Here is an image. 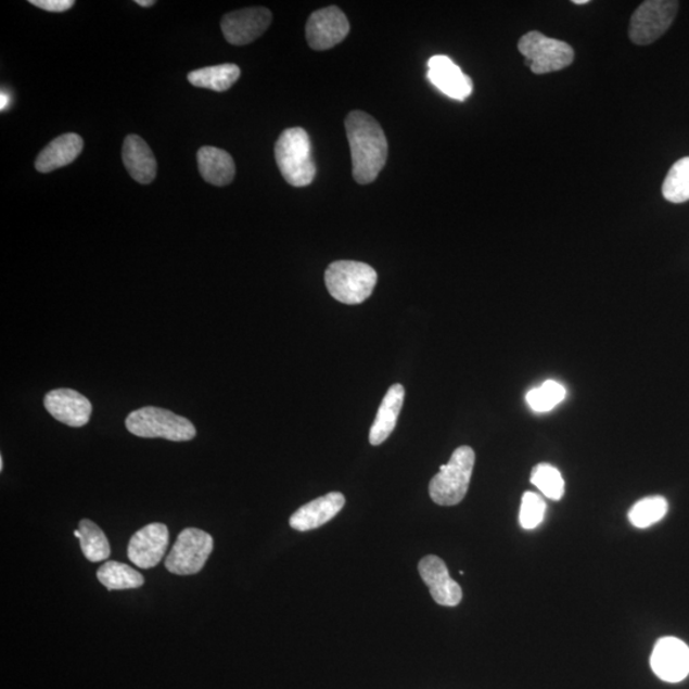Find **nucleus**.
<instances>
[{"instance_id": "obj_1", "label": "nucleus", "mask_w": 689, "mask_h": 689, "mask_svg": "<svg viewBox=\"0 0 689 689\" xmlns=\"http://www.w3.org/2000/svg\"><path fill=\"white\" fill-rule=\"evenodd\" d=\"M353 162V177L359 184L372 183L386 165L388 143L380 123L365 112H352L345 120Z\"/></svg>"}, {"instance_id": "obj_2", "label": "nucleus", "mask_w": 689, "mask_h": 689, "mask_svg": "<svg viewBox=\"0 0 689 689\" xmlns=\"http://www.w3.org/2000/svg\"><path fill=\"white\" fill-rule=\"evenodd\" d=\"M275 157L281 176L290 186L307 187L315 180L310 138L303 128H289L281 133L275 144Z\"/></svg>"}, {"instance_id": "obj_3", "label": "nucleus", "mask_w": 689, "mask_h": 689, "mask_svg": "<svg viewBox=\"0 0 689 689\" xmlns=\"http://www.w3.org/2000/svg\"><path fill=\"white\" fill-rule=\"evenodd\" d=\"M373 267L357 260H336L324 273L326 286L336 301L349 304L365 303L377 285Z\"/></svg>"}, {"instance_id": "obj_4", "label": "nucleus", "mask_w": 689, "mask_h": 689, "mask_svg": "<svg viewBox=\"0 0 689 689\" xmlns=\"http://www.w3.org/2000/svg\"><path fill=\"white\" fill-rule=\"evenodd\" d=\"M474 465V449L469 446L457 448L448 463L442 465L439 473L432 479L430 495L433 502L439 506L459 505L469 490Z\"/></svg>"}, {"instance_id": "obj_5", "label": "nucleus", "mask_w": 689, "mask_h": 689, "mask_svg": "<svg viewBox=\"0 0 689 689\" xmlns=\"http://www.w3.org/2000/svg\"><path fill=\"white\" fill-rule=\"evenodd\" d=\"M126 428L140 438H164L173 442L192 441L197 434L190 420L155 406L130 412L126 419Z\"/></svg>"}, {"instance_id": "obj_6", "label": "nucleus", "mask_w": 689, "mask_h": 689, "mask_svg": "<svg viewBox=\"0 0 689 689\" xmlns=\"http://www.w3.org/2000/svg\"><path fill=\"white\" fill-rule=\"evenodd\" d=\"M519 52L535 75L551 74L569 67L575 60L570 43L548 38L539 31H531L519 41Z\"/></svg>"}, {"instance_id": "obj_7", "label": "nucleus", "mask_w": 689, "mask_h": 689, "mask_svg": "<svg viewBox=\"0 0 689 689\" xmlns=\"http://www.w3.org/2000/svg\"><path fill=\"white\" fill-rule=\"evenodd\" d=\"M213 536L200 528H184L166 557L165 567L174 575L190 576L200 573L212 556Z\"/></svg>"}, {"instance_id": "obj_8", "label": "nucleus", "mask_w": 689, "mask_h": 689, "mask_svg": "<svg viewBox=\"0 0 689 689\" xmlns=\"http://www.w3.org/2000/svg\"><path fill=\"white\" fill-rule=\"evenodd\" d=\"M679 3L676 0H648L633 14L629 39L637 46H649L668 31L676 20Z\"/></svg>"}, {"instance_id": "obj_9", "label": "nucleus", "mask_w": 689, "mask_h": 689, "mask_svg": "<svg viewBox=\"0 0 689 689\" xmlns=\"http://www.w3.org/2000/svg\"><path fill=\"white\" fill-rule=\"evenodd\" d=\"M349 31V21L335 5L311 13L306 28L309 47L314 50H329L336 47L346 39Z\"/></svg>"}, {"instance_id": "obj_10", "label": "nucleus", "mask_w": 689, "mask_h": 689, "mask_svg": "<svg viewBox=\"0 0 689 689\" xmlns=\"http://www.w3.org/2000/svg\"><path fill=\"white\" fill-rule=\"evenodd\" d=\"M651 669L668 684H678L689 674V648L677 637H663L655 643L650 659Z\"/></svg>"}, {"instance_id": "obj_11", "label": "nucleus", "mask_w": 689, "mask_h": 689, "mask_svg": "<svg viewBox=\"0 0 689 689\" xmlns=\"http://www.w3.org/2000/svg\"><path fill=\"white\" fill-rule=\"evenodd\" d=\"M169 547L168 527L154 522L138 531L128 544L129 561L141 570H150L163 561Z\"/></svg>"}, {"instance_id": "obj_12", "label": "nucleus", "mask_w": 689, "mask_h": 689, "mask_svg": "<svg viewBox=\"0 0 689 689\" xmlns=\"http://www.w3.org/2000/svg\"><path fill=\"white\" fill-rule=\"evenodd\" d=\"M272 14L263 7L227 14L221 21L225 39L231 46L243 47L257 40L271 25Z\"/></svg>"}, {"instance_id": "obj_13", "label": "nucleus", "mask_w": 689, "mask_h": 689, "mask_svg": "<svg viewBox=\"0 0 689 689\" xmlns=\"http://www.w3.org/2000/svg\"><path fill=\"white\" fill-rule=\"evenodd\" d=\"M50 416L65 425L81 428L90 422L92 405L89 398L71 388L50 391L43 398Z\"/></svg>"}, {"instance_id": "obj_14", "label": "nucleus", "mask_w": 689, "mask_h": 689, "mask_svg": "<svg viewBox=\"0 0 689 689\" xmlns=\"http://www.w3.org/2000/svg\"><path fill=\"white\" fill-rule=\"evenodd\" d=\"M418 569L424 584L430 587L435 603L444 607H456L461 603V586L449 576L447 565L439 557H424Z\"/></svg>"}, {"instance_id": "obj_15", "label": "nucleus", "mask_w": 689, "mask_h": 689, "mask_svg": "<svg viewBox=\"0 0 689 689\" xmlns=\"http://www.w3.org/2000/svg\"><path fill=\"white\" fill-rule=\"evenodd\" d=\"M428 79L446 97L454 100H467L473 92V81L463 74L459 65L446 55H434L428 62Z\"/></svg>"}, {"instance_id": "obj_16", "label": "nucleus", "mask_w": 689, "mask_h": 689, "mask_svg": "<svg viewBox=\"0 0 689 689\" xmlns=\"http://www.w3.org/2000/svg\"><path fill=\"white\" fill-rule=\"evenodd\" d=\"M345 497L343 493L332 492L304 505L297 510L289 524L296 532H309L328 524L344 509Z\"/></svg>"}, {"instance_id": "obj_17", "label": "nucleus", "mask_w": 689, "mask_h": 689, "mask_svg": "<svg viewBox=\"0 0 689 689\" xmlns=\"http://www.w3.org/2000/svg\"><path fill=\"white\" fill-rule=\"evenodd\" d=\"M122 156L130 177L138 183L150 184L154 181L157 171L156 158L141 137L128 136L123 144Z\"/></svg>"}, {"instance_id": "obj_18", "label": "nucleus", "mask_w": 689, "mask_h": 689, "mask_svg": "<svg viewBox=\"0 0 689 689\" xmlns=\"http://www.w3.org/2000/svg\"><path fill=\"white\" fill-rule=\"evenodd\" d=\"M84 149V140L76 133H67L55 138L43 149L35 166L40 173H50L63 168L81 154Z\"/></svg>"}, {"instance_id": "obj_19", "label": "nucleus", "mask_w": 689, "mask_h": 689, "mask_svg": "<svg viewBox=\"0 0 689 689\" xmlns=\"http://www.w3.org/2000/svg\"><path fill=\"white\" fill-rule=\"evenodd\" d=\"M405 398L403 384L396 383L384 395L374 423L369 432V442L373 446H380L395 431L398 416H400Z\"/></svg>"}, {"instance_id": "obj_20", "label": "nucleus", "mask_w": 689, "mask_h": 689, "mask_svg": "<svg viewBox=\"0 0 689 689\" xmlns=\"http://www.w3.org/2000/svg\"><path fill=\"white\" fill-rule=\"evenodd\" d=\"M197 160L201 176L207 183L224 187L234 180V160L227 151L205 146L200 149Z\"/></svg>"}, {"instance_id": "obj_21", "label": "nucleus", "mask_w": 689, "mask_h": 689, "mask_svg": "<svg viewBox=\"0 0 689 689\" xmlns=\"http://www.w3.org/2000/svg\"><path fill=\"white\" fill-rule=\"evenodd\" d=\"M239 77L241 68L237 64H220L191 72L188 81L200 89L224 92L228 91Z\"/></svg>"}, {"instance_id": "obj_22", "label": "nucleus", "mask_w": 689, "mask_h": 689, "mask_svg": "<svg viewBox=\"0 0 689 689\" xmlns=\"http://www.w3.org/2000/svg\"><path fill=\"white\" fill-rule=\"evenodd\" d=\"M98 578L111 591L138 589L144 584L142 573L128 564L115 561H109L101 565Z\"/></svg>"}, {"instance_id": "obj_23", "label": "nucleus", "mask_w": 689, "mask_h": 689, "mask_svg": "<svg viewBox=\"0 0 689 689\" xmlns=\"http://www.w3.org/2000/svg\"><path fill=\"white\" fill-rule=\"evenodd\" d=\"M78 531L81 532L79 544L87 561L98 563L111 557V544L95 522L85 519L79 522Z\"/></svg>"}, {"instance_id": "obj_24", "label": "nucleus", "mask_w": 689, "mask_h": 689, "mask_svg": "<svg viewBox=\"0 0 689 689\" xmlns=\"http://www.w3.org/2000/svg\"><path fill=\"white\" fill-rule=\"evenodd\" d=\"M668 509V502L664 497H647L634 505L628 512V520L637 528H648L662 521Z\"/></svg>"}, {"instance_id": "obj_25", "label": "nucleus", "mask_w": 689, "mask_h": 689, "mask_svg": "<svg viewBox=\"0 0 689 689\" xmlns=\"http://www.w3.org/2000/svg\"><path fill=\"white\" fill-rule=\"evenodd\" d=\"M663 195L672 203L689 201V157L680 158L672 166L664 180Z\"/></svg>"}, {"instance_id": "obj_26", "label": "nucleus", "mask_w": 689, "mask_h": 689, "mask_svg": "<svg viewBox=\"0 0 689 689\" xmlns=\"http://www.w3.org/2000/svg\"><path fill=\"white\" fill-rule=\"evenodd\" d=\"M531 482L549 499L560 500L564 495L563 476L560 470L549 463L536 465L532 471Z\"/></svg>"}, {"instance_id": "obj_27", "label": "nucleus", "mask_w": 689, "mask_h": 689, "mask_svg": "<svg viewBox=\"0 0 689 689\" xmlns=\"http://www.w3.org/2000/svg\"><path fill=\"white\" fill-rule=\"evenodd\" d=\"M565 388L561 383L547 381L540 387L528 391L526 401L536 412H547L564 400Z\"/></svg>"}, {"instance_id": "obj_28", "label": "nucleus", "mask_w": 689, "mask_h": 689, "mask_svg": "<svg viewBox=\"0 0 689 689\" xmlns=\"http://www.w3.org/2000/svg\"><path fill=\"white\" fill-rule=\"evenodd\" d=\"M547 505L544 499L534 492H526L522 496L520 509V525L525 531H534L546 516Z\"/></svg>"}, {"instance_id": "obj_29", "label": "nucleus", "mask_w": 689, "mask_h": 689, "mask_svg": "<svg viewBox=\"0 0 689 689\" xmlns=\"http://www.w3.org/2000/svg\"><path fill=\"white\" fill-rule=\"evenodd\" d=\"M30 3L38 9L53 13L68 11L75 5L74 0H31Z\"/></svg>"}, {"instance_id": "obj_30", "label": "nucleus", "mask_w": 689, "mask_h": 689, "mask_svg": "<svg viewBox=\"0 0 689 689\" xmlns=\"http://www.w3.org/2000/svg\"><path fill=\"white\" fill-rule=\"evenodd\" d=\"M2 104H0V109H2V112L5 111V109H9L10 106V95L9 93H7L4 90L2 91Z\"/></svg>"}, {"instance_id": "obj_31", "label": "nucleus", "mask_w": 689, "mask_h": 689, "mask_svg": "<svg viewBox=\"0 0 689 689\" xmlns=\"http://www.w3.org/2000/svg\"><path fill=\"white\" fill-rule=\"evenodd\" d=\"M136 3L138 5L144 7V9H148V7L155 5L156 2H154V0H137Z\"/></svg>"}, {"instance_id": "obj_32", "label": "nucleus", "mask_w": 689, "mask_h": 689, "mask_svg": "<svg viewBox=\"0 0 689 689\" xmlns=\"http://www.w3.org/2000/svg\"><path fill=\"white\" fill-rule=\"evenodd\" d=\"M572 3L577 5L589 4L590 0H573Z\"/></svg>"}, {"instance_id": "obj_33", "label": "nucleus", "mask_w": 689, "mask_h": 689, "mask_svg": "<svg viewBox=\"0 0 689 689\" xmlns=\"http://www.w3.org/2000/svg\"><path fill=\"white\" fill-rule=\"evenodd\" d=\"M3 468H4L3 456H0V471H3Z\"/></svg>"}, {"instance_id": "obj_34", "label": "nucleus", "mask_w": 689, "mask_h": 689, "mask_svg": "<svg viewBox=\"0 0 689 689\" xmlns=\"http://www.w3.org/2000/svg\"><path fill=\"white\" fill-rule=\"evenodd\" d=\"M74 534H75L76 538H78V539L81 538V532L76 531Z\"/></svg>"}]
</instances>
